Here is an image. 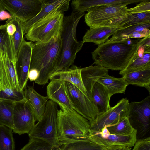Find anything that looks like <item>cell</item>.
Listing matches in <instances>:
<instances>
[{"instance_id": "obj_18", "label": "cell", "mask_w": 150, "mask_h": 150, "mask_svg": "<svg viewBox=\"0 0 150 150\" xmlns=\"http://www.w3.org/2000/svg\"><path fill=\"white\" fill-rule=\"evenodd\" d=\"M48 99L58 104L74 109L75 108L68 96L65 81L58 80L51 81L47 87Z\"/></svg>"}, {"instance_id": "obj_39", "label": "cell", "mask_w": 150, "mask_h": 150, "mask_svg": "<svg viewBox=\"0 0 150 150\" xmlns=\"http://www.w3.org/2000/svg\"><path fill=\"white\" fill-rule=\"evenodd\" d=\"M6 23L7 24V31L9 35L12 36L16 31V27L15 25L11 22L9 19L7 20Z\"/></svg>"}, {"instance_id": "obj_7", "label": "cell", "mask_w": 150, "mask_h": 150, "mask_svg": "<svg viewBox=\"0 0 150 150\" xmlns=\"http://www.w3.org/2000/svg\"><path fill=\"white\" fill-rule=\"evenodd\" d=\"M126 6L101 5L88 8L85 14V22L90 28L107 26L113 21L125 16Z\"/></svg>"}, {"instance_id": "obj_40", "label": "cell", "mask_w": 150, "mask_h": 150, "mask_svg": "<svg viewBox=\"0 0 150 150\" xmlns=\"http://www.w3.org/2000/svg\"><path fill=\"white\" fill-rule=\"evenodd\" d=\"M11 17V15L5 10L0 11V21L8 20Z\"/></svg>"}, {"instance_id": "obj_9", "label": "cell", "mask_w": 150, "mask_h": 150, "mask_svg": "<svg viewBox=\"0 0 150 150\" xmlns=\"http://www.w3.org/2000/svg\"><path fill=\"white\" fill-rule=\"evenodd\" d=\"M129 104L126 98H123L107 111L98 115L95 119L90 122L89 130L99 132L105 126L117 123L127 117Z\"/></svg>"}, {"instance_id": "obj_28", "label": "cell", "mask_w": 150, "mask_h": 150, "mask_svg": "<svg viewBox=\"0 0 150 150\" xmlns=\"http://www.w3.org/2000/svg\"><path fill=\"white\" fill-rule=\"evenodd\" d=\"M15 102L0 100V126L7 127L13 130L14 129L13 112Z\"/></svg>"}, {"instance_id": "obj_20", "label": "cell", "mask_w": 150, "mask_h": 150, "mask_svg": "<svg viewBox=\"0 0 150 150\" xmlns=\"http://www.w3.org/2000/svg\"><path fill=\"white\" fill-rule=\"evenodd\" d=\"M81 70V68L73 65L70 68L54 72L50 76L49 80L69 82L74 85L87 96L82 79Z\"/></svg>"}, {"instance_id": "obj_13", "label": "cell", "mask_w": 150, "mask_h": 150, "mask_svg": "<svg viewBox=\"0 0 150 150\" xmlns=\"http://www.w3.org/2000/svg\"><path fill=\"white\" fill-rule=\"evenodd\" d=\"M127 117L134 128L147 130L150 125V96L141 101L129 103Z\"/></svg>"}, {"instance_id": "obj_11", "label": "cell", "mask_w": 150, "mask_h": 150, "mask_svg": "<svg viewBox=\"0 0 150 150\" xmlns=\"http://www.w3.org/2000/svg\"><path fill=\"white\" fill-rule=\"evenodd\" d=\"M65 85L68 96L75 110L89 122L95 119L98 111L88 97L73 84L65 82Z\"/></svg>"}, {"instance_id": "obj_27", "label": "cell", "mask_w": 150, "mask_h": 150, "mask_svg": "<svg viewBox=\"0 0 150 150\" xmlns=\"http://www.w3.org/2000/svg\"><path fill=\"white\" fill-rule=\"evenodd\" d=\"M122 78L128 85L144 87L150 92V68L129 72Z\"/></svg>"}, {"instance_id": "obj_10", "label": "cell", "mask_w": 150, "mask_h": 150, "mask_svg": "<svg viewBox=\"0 0 150 150\" xmlns=\"http://www.w3.org/2000/svg\"><path fill=\"white\" fill-rule=\"evenodd\" d=\"M13 120L14 129L13 132L19 135L28 134L35 124L36 121L33 112L25 98L15 102Z\"/></svg>"}, {"instance_id": "obj_8", "label": "cell", "mask_w": 150, "mask_h": 150, "mask_svg": "<svg viewBox=\"0 0 150 150\" xmlns=\"http://www.w3.org/2000/svg\"><path fill=\"white\" fill-rule=\"evenodd\" d=\"M11 16L25 23L36 16L42 7L41 0H0Z\"/></svg>"}, {"instance_id": "obj_19", "label": "cell", "mask_w": 150, "mask_h": 150, "mask_svg": "<svg viewBox=\"0 0 150 150\" xmlns=\"http://www.w3.org/2000/svg\"><path fill=\"white\" fill-rule=\"evenodd\" d=\"M87 96L96 109L98 115L107 111L111 107L110 100L111 96L108 89L98 82L94 83Z\"/></svg>"}, {"instance_id": "obj_5", "label": "cell", "mask_w": 150, "mask_h": 150, "mask_svg": "<svg viewBox=\"0 0 150 150\" xmlns=\"http://www.w3.org/2000/svg\"><path fill=\"white\" fill-rule=\"evenodd\" d=\"M58 110L56 103L48 100L44 113L28 134L30 139H38L52 146L60 147L58 137Z\"/></svg>"}, {"instance_id": "obj_32", "label": "cell", "mask_w": 150, "mask_h": 150, "mask_svg": "<svg viewBox=\"0 0 150 150\" xmlns=\"http://www.w3.org/2000/svg\"><path fill=\"white\" fill-rule=\"evenodd\" d=\"M11 129L0 126V150H15V144Z\"/></svg>"}, {"instance_id": "obj_6", "label": "cell", "mask_w": 150, "mask_h": 150, "mask_svg": "<svg viewBox=\"0 0 150 150\" xmlns=\"http://www.w3.org/2000/svg\"><path fill=\"white\" fill-rule=\"evenodd\" d=\"M55 10L33 25L25 37L32 42L46 43L61 33L64 15Z\"/></svg>"}, {"instance_id": "obj_3", "label": "cell", "mask_w": 150, "mask_h": 150, "mask_svg": "<svg viewBox=\"0 0 150 150\" xmlns=\"http://www.w3.org/2000/svg\"><path fill=\"white\" fill-rule=\"evenodd\" d=\"M57 114L58 137L59 146L67 143L88 139L89 120L74 109L59 106Z\"/></svg>"}, {"instance_id": "obj_14", "label": "cell", "mask_w": 150, "mask_h": 150, "mask_svg": "<svg viewBox=\"0 0 150 150\" xmlns=\"http://www.w3.org/2000/svg\"><path fill=\"white\" fill-rule=\"evenodd\" d=\"M33 44L32 42H27L24 40L20 47L16 56L15 62L16 71L19 86L21 91H24L27 86Z\"/></svg>"}, {"instance_id": "obj_17", "label": "cell", "mask_w": 150, "mask_h": 150, "mask_svg": "<svg viewBox=\"0 0 150 150\" xmlns=\"http://www.w3.org/2000/svg\"><path fill=\"white\" fill-rule=\"evenodd\" d=\"M70 0H41V9L35 17L25 23H23V35L25 34L31 26L52 11L59 10L63 12L69 9Z\"/></svg>"}, {"instance_id": "obj_29", "label": "cell", "mask_w": 150, "mask_h": 150, "mask_svg": "<svg viewBox=\"0 0 150 150\" xmlns=\"http://www.w3.org/2000/svg\"><path fill=\"white\" fill-rule=\"evenodd\" d=\"M7 24L0 25V50L6 52L9 58L15 62L14 44L12 36L8 34L6 30Z\"/></svg>"}, {"instance_id": "obj_21", "label": "cell", "mask_w": 150, "mask_h": 150, "mask_svg": "<svg viewBox=\"0 0 150 150\" xmlns=\"http://www.w3.org/2000/svg\"><path fill=\"white\" fill-rule=\"evenodd\" d=\"M144 0H73L71 6L73 12H84L89 8L99 6H126Z\"/></svg>"}, {"instance_id": "obj_16", "label": "cell", "mask_w": 150, "mask_h": 150, "mask_svg": "<svg viewBox=\"0 0 150 150\" xmlns=\"http://www.w3.org/2000/svg\"><path fill=\"white\" fill-rule=\"evenodd\" d=\"M150 68V35L143 38L140 45L126 67L120 71L122 76L127 73Z\"/></svg>"}, {"instance_id": "obj_1", "label": "cell", "mask_w": 150, "mask_h": 150, "mask_svg": "<svg viewBox=\"0 0 150 150\" xmlns=\"http://www.w3.org/2000/svg\"><path fill=\"white\" fill-rule=\"evenodd\" d=\"M143 40L127 38L110 41L98 45L91 54L93 64L108 69L122 70L127 65Z\"/></svg>"}, {"instance_id": "obj_30", "label": "cell", "mask_w": 150, "mask_h": 150, "mask_svg": "<svg viewBox=\"0 0 150 150\" xmlns=\"http://www.w3.org/2000/svg\"><path fill=\"white\" fill-rule=\"evenodd\" d=\"M109 147L97 144L88 139L81 142L66 144L60 146V150H107Z\"/></svg>"}, {"instance_id": "obj_35", "label": "cell", "mask_w": 150, "mask_h": 150, "mask_svg": "<svg viewBox=\"0 0 150 150\" xmlns=\"http://www.w3.org/2000/svg\"><path fill=\"white\" fill-rule=\"evenodd\" d=\"M24 98V91H17L9 89L0 90V100L16 102Z\"/></svg>"}, {"instance_id": "obj_4", "label": "cell", "mask_w": 150, "mask_h": 150, "mask_svg": "<svg viewBox=\"0 0 150 150\" xmlns=\"http://www.w3.org/2000/svg\"><path fill=\"white\" fill-rule=\"evenodd\" d=\"M84 14V12H73L64 16L60 33L62 44L55 72L74 65L76 54L84 43L77 41L76 32L79 22Z\"/></svg>"}, {"instance_id": "obj_34", "label": "cell", "mask_w": 150, "mask_h": 150, "mask_svg": "<svg viewBox=\"0 0 150 150\" xmlns=\"http://www.w3.org/2000/svg\"><path fill=\"white\" fill-rule=\"evenodd\" d=\"M53 147L42 140L30 138L28 142L20 150H52Z\"/></svg>"}, {"instance_id": "obj_38", "label": "cell", "mask_w": 150, "mask_h": 150, "mask_svg": "<svg viewBox=\"0 0 150 150\" xmlns=\"http://www.w3.org/2000/svg\"><path fill=\"white\" fill-rule=\"evenodd\" d=\"M39 72L36 69H29L28 71V78L30 81H35L38 78Z\"/></svg>"}, {"instance_id": "obj_33", "label": "cell", "mask_w": 150, "mask_h": 150, "mask_svg": "<svg viewBox=\"0 0 150 150\" xmlns=\"http://www.w3.org/2000/svg\"><path fill=\"white\" fill-rule=\"evenodd\" d=\"M9 19L16 27V31L12 36L14 44L15 55L16 59L19 49L23 41L25 40L23 37V22L17 18L11 16V18Z\"/></svg>"}, {"instance_id": "obj_12", "label": "cell", "mask_w": 150, "mask_h": 150, "mask_svg": "<svg viewBox=\"0 0 150 150\" xmlns=\"http://www.w3.org/2000/svg\"><path fill=\"white\" fill-rule=\"evenodd\" d=\"M137 131L129 135L111 134L105 126L99 132L89 130L88 139L97 144L107 147L118 145L131 148L137 141Z\"/></svg>"}, {"instance_id": "obj_22", "label": "cell", "mask_w": 150, "mask_h": 150, "mask_svg": "<svg viewBox=\"0 0 150 150\" xmlns=\"http://www.w3.org/2000/svg\"><path fill=\"white\" fill-rule=\"evenodd\" d=\"M24 98L27 100L33 112L36 121L41 118L45 111L48 99L37 92L31 86H27L24 90Z\"/></svg>"}, {"instance_id": "obj_15", "label": "cell", "mask_w": 150, "mask_h": 150, "mask_svg": "<svg viewBox=\"0 0 150 150\" xmlns=\"http://www.w3.org/2000/svg\"><path fill=\"white\" fill-rule=\"evenodd\" d=\"M5 89L23 91L19 86L15 62L11 60L6 52L0 50V90Z\"/></svg>"}, {"instance_id": "obj_25", "label": "cell", "mask_w": 150, "mask_h": 150, "mask_svg": "<svg viewBox=\"0 0 150 150\" xmlns=\"http://www.w3.org/2000/svg\"><path fill=\"white\" fill-rule=\"evenodd\" d=\"M150 23H146L122 28L117 30L108 40L113 41L131 38H144L150 35Z\"/></svg>"}, {"instance_id": "obj_24", "label": "cell", "mask_w": 150, "mask_h": 150, "mask_svg": "<svg viewBox=\"0 0 150 150\" xmlns=\"http://www.w3.org/2000/svg\"><path fill=\"white\" fill-rule=\"evenodd\" d=\"M122 28L108 26L90 28L83 37L82 41L84 43L91 42L99 45L105 42L110 36Z\"/></svg>"}, {"instance_id": "obj_37", "label": "cell", "mask_w": 150, "mask_h": 150, "mask_svg": "<svg viewBox=\"0 0 150 150\" xmlns=\"http://www.w3.org/2000/svg\"><path fill=\"white\" fill-rule=\"evenodd\" d=\"M132 150H150V137L137 141Z\"/></svg>"}, {"instance_id": "obj_31", "label": "cell", "mask_w": 150, "mask_h": 150, "mask_svg": "<svg viewBox=\"0 0 150 150\" xmlns=\"http://www.w3.org/2000/svg\"><path fill=\"white\" fill-rule=\"evenodd\" d=\"M106 127L110 134L117 135H130L137 130L131 125L127 117L115 125Z\"/></svg>"}, {"instance_id": "obj_43", "label": "cell", "mask_w": 150, "mask_h": 150, "mask_svg": "<svg viewBox=\"0 0 150 150\" xmlns=\"http://www.w3.org/2000/svg\"><path fill=\"white\" fill-rule=\"evenodd\" d=\"M52 150H60V147H54Z\"/></svg>"}, {"instance_id": "obj_26", "label": "cell", "mask_w": 150, "mask_h": 150, "mask_svg": "<svg viewBox=\"0 0 150 150\" xmlns=\"http://www.w3.org/2000/svg\"><path fill=\"white\" fill-rule=\"evenodd\" d=\"M146 23H150V11L139 13L128 12L125 16L113 21L107 26L123 28Z\"/></svg>"}, {"instance_id": "obj_23", "label": "cell", "mask_w": 150, "mask_h": 150, "mask_svg": "<svg viewBox=\"0 0 150 150\" xmlns=\"http://www.w3.org/2000/svg\"><path fill=\"white\" fill-rule=\"evenodd\" d=\"M107 71L99 72L93 76L95 82H98L104 86L110 94L112 95L124 93L128 85L122 77L116 78L109 76Z\"/></svg>"}, {"instance_id": "obj_41", "label": "cell", "mask_w": 150, "mask_h": 150, "mask_svg": "<svg viewBox=\"0 0 150 150\" xmlns=\"http://www.w3.org/2000/svg\"><path fill=\"white\" fill-rule=\"evenodd\" d=\"M127 147L121 145H112L110 146L107 150H123Z\"/></svg>"}, {"instance_id": "obj_36", "label": "cell", "mask_w": 150, "mask_h": 150, "mask_svg": "<svg viewBox=\"0 0 150 150\" xmlns=\"http://www.w3.org/2000/svg\"><path fill=\"white\" fill-rule=\"evenodd\" d=\"M128 12L139 13L150 11V0H144L139 2L134 7L128 8Z\"/></svg>"}, {"instance_id": "obj_2", "label": "cell", "mask_w": 150, "mask_h": 150, "mask_svg": "<svg viewBox=\"0 0 150 150\" xmlns=\"http://www.w3.org/2000/svg\"><path fill=\"white\" fill-rule=\"evenodd\" d=\"M61 44L60 34L47 42L33 43L29 69H35L39 72L36 83L44 85L48 83L50 76L55 72Z\"/></svg>"}, {"instance_id": "obj_42", "label": "cell", "mask_w": 150, "mask_h": 150, "mask_svg": "<svg viewBox=\"0 0 150 150\" xmlns=\"http://www.w3.org/2000/svg\"><path fill=\"white\" fill-rule=\"evenodd\" d=\"M5 9L3 6L0 1V11L2 10H5Z\"/></svg>"}]
</instances>
